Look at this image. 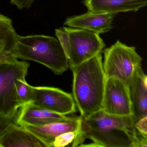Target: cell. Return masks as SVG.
Segmentation results:
<instances>
[{
	"label": "cell",
	"mask_w": 147,
	"mask_h": 147,
	"mask_svg": "<svg viewBox=\"0 0 147 147\" xmlns=\"http://www.w3.org/2000/svg\"><path fill=\"white\" fill-rule=\"evenodd\" d=\"M81 130V128L77 131H68L61 134L55 139L53 147H64L72 146Z\"/></svg>",
	"instance_id": "cell-19"
},
{
	"label": "cell",
	"mask_w": 147,
	"mask_h": 147,
	"mask_svg": "<svg viewBox=\"0 0 147 147\" xmlns=\"http://www.w3.org/2000/svg\"><path fill=\"white\" fill-rule=\"evenodd\" d=\"M88 11L114 15L120 12L138 11L147 5V0H83Z\"/></svg>",
	"instance_id": "cell-13"
},
{
	"label": "cell",
	"mask_w": 147,
	"mask_h": 147,
	"mask_svg": "<svg viewBox=\"0 0 147 147\" xmlns=\"http://www.w3.org/2000/svg\"><path fill=\"white\" fill-rule=\"evenodd\" d=\"M103 67L107 78L119 79L128 85L135 70L142 66L141 57L134 46H129L117 40L114 44L102 51Z\"/></svg>",
	"instance_id": "cell-3"
},
{
	"label": "cell",
	"mask_w": 147,
	"mask_h": 147,
	"mask_svg": "<svg viewBox=\"0 0 147 147\" xmlns=\"http://www.w3.org/2000/svg\"><path fill=\"white\" fill-rule=\"evenodd\" d=\"M80 147H100L99 145L94 142L93 143L90 144H82Z\"/></svg>",
	"instance_id": "cell-23"
},
{
	"label": "cell",
	"mask_w": 147,
	"mask_h": 147,
	"mask_svg": "<svg viewBox=\"0 0 147 147\" xmlns=\"http://www.w3.org/2000/svg\"><path fill=\"white\" fill-rule=\"evenodd\" d=\"M81 135L85 139H90L100 147H146L147 137L136 129L111 128L92 130L82 129Z\"/></svg>",
	"instance_id": "cell-6"
},
{
	"label": "cell",
	"mask_w": 147,
	"mask_h": 147,
	"mask_svg": "<svg viewBox=\"0 0 147 147\" xmlns=\"http://www.w3.org/2000/svg\"><path fill=\"white\" fill-rule=\"evenodd\" d=\"M101 109L116 116L132 115L128 87L124 82L114 77L107 78Z\"/></svg>",
	"instance_id": "cell-8"
},
{
	"label": "cell",
	"mask_w": 147,
	"mask_h": 147,
	"mask_svg": "<svg viewBox=\"0 0 147 147\" xmlns=\"http://www.w3.org/2000/svg\"><path fill=\"white\" fill-rule=\"evenodd\" d=\"M55 33L68 58L69 52V43L67 33L63 28L55 29Z\"/></svg>",
	"instance_id": "cell-20"
},
{
	"label": "cell",
	"mask_w": 147,
	"mask_h": 147,
	"mask_svg": "<svg viewBox=\"0 0 147 147\" xmlns=\"http://www.w3.org/2000/svg\"><path fill=\"white\" fill-rule=\"evenodd\" d=\"M0 147H47L35 135L19 125H13L0 138Z\"/></svg>",
	"instance_id": "cell-15"
},
{
	"label": "cell",
	"mask_w": 147,
	"mask_h": 147,
	"mask_svg": "<svg viewBox=\"0 0 147 147\" xmlns=\"http://www.w3.org/2000/svg\"><path fill=\"white\" fill-rule=\"evenodd\" d=\"M136 121L132 115L119 116L106 113L100 110L86 118L82 117L81 128L88 129H103L111 128L135 129Z\"/></svg>",
	"instance_id": "cell-12"
},
{
	"label": "cell",
	"mask_w": 147,
	"mask_h": 147,
	"mask_svg": "<svg viewBox=\"0 0 147 147\" xmlns=\"http://www.w3.org/2000/svg\"><path fill=\"white\" fill-rule=\"evenodd\" d=\"M18 35L12 20L0 13V61L12 55L18 41Z\"/></svg>",
	"instance_id": "cell-16"
},
{
	"label": "cell",
	"mask_w": 147,
	"mask_h": 147,
	"mask_svg": "<svg viewBox=\"0 0 147 147\" xmlns=\"http://www.w3.org/2000/svg\"><path fill=\"white\" fill-rule=\"evenodd\" d=\"M82 117H69L64 120L53 122L41 126L20 125L33 133L47 147H53L55 139L61 134L70 131H74L81 128Z\"/></svg>",
	"instance_id": "cell-9"
},
{
	"label": "cell",
	"mask_w": 147,
	"mask_h": 147,
	"mask_svg": "<svg viewBox=\"0 0 147 147\" xmlns=\"http://www.w3.org/2000/svg\"><path fill=\"white\" fill-rule=\"evenodd\" d=\"M12 55L18 59L41 63L55 75H61L69 68L68 60L60 42L50 36L18 35Z\"/></svg>",
	"instance_id": "cell-2"
},
{
	"label": "cell",
	"mask_w": 147,
	"mask_h": 147,
	"mask_svg": "<svg viewBox=\"0 0 147 147\" xmlns=\"http://www.w3.org/2000/svg\"><path fill=\"white\" fill-rule=\"evenodd\" d=\"M35 0H10L11 5L15 6L20 10L29 9Z\"/></svg>",
	"instance_id": "cell-22"
},
{
	"label": "cell",
	"mask_w": 147,
	"mask_h": 147,
	"mask_svg": "<svg viewBox=\"0 0 147 147\" xmlns=\"http://www.w3.org/2000/svg\"><path fill=\"white\" fill-rule=\"evenodd\" d=\"M25 78H20L15 82L17 97L22 106L32 102L33 97V86L27 83Z\"/></svg>",
	"instance_id": "cell-17"
},
{
	"label": "cell",
	"mask_w": 147,
	"mask_h": 147,
	"mask_svg": "<svg viewBox=\"0 0 147 147\" xmlns=\"http://www.w3.org/2000/svg\"><path fill=\"white\" fill-rule=\"evenodd\" d=\"M32 103L51 111L66 115L76 112L73 95L51 87H33Z\"/></svg>",
	"instance_id": "cell-7"
},
{
	"label": "cell",
	"mask_w": 147,
	"mask_h": 147,
	"mask_svg": "<svg viewBox=\"0 0 147 147\" xmlns=\"http://www.w3.org/2000/svg\"><path fill=\"white\" fill-rule=\"evenodd\" d=\"M22 107L8 115L0 114V138L12 126L19 125V119Z\"/></svg>",
	"instance_id": "cell-18"
},
{
	"label": "cell",
	"mask_w": 147,
	"mask_h": 147,
	"mask_svg": "<svg viewBox=\"0 0 147 147\" xmlns=\"http://www.w3.org/2000/svg\"><path fill=\"white\" fill-rule=\"evenodd\" d=\"M135 127L141 135L147 137V116L138 120L135 124Z\"/></svg>",
	"instance_id": "cell-21"
},
{
	"label": "cell",
	"mask_w": 147,
	"mask_h": 147,
	"mask_svg": "<svg viewBox=\"0 0 147 147\" xmlns=\"http://www.w3.org/2000/svg\"><path fill=\"white\" fill-rule=\"evenodd\" d=\"M30 64L13 56L0 61V114L8 115L23 106L16 94L15 82L26 77Z\"/></svg>",
	"instance_id": "cell-4"
},
{
	"label": "cell",
	"mask_w": 147,
	"mask_h": 147,
	"mask_svg": "<svg viewBox=\"0 0 147 147\" xmlns=\"http://www.w3.org/2000/svg\"><path fill=\"white\" fill-rule=\"evenodd\" d=\"M69 38V68H71L102 52L106 45L99 35L79 28L63 27Z\"/></svg>",
	"instance_id": "cell-5"
},
{
	"label": "cell",
	"mask_w": 147,
	"mask_h": 147,
	"mask_svg": "<svg viewBox=\"0 0 147 147\" xmlns=\"http://www.w3.org/2000/svg\"><path fill=\"white\" fill-rule=\"evenodd\" d=\"M127 87L132 116L136 123L147 116V76L142 66L135 70Z\"/></svg>",
	"instance_id": "cell-10"
},
{
	"label": "cell",
	"mask_w": 147,
	"mask_h": 147,
	"mask_svg": "<svg viewBox=\"0 0 147 147\" xmlns=\"http://www.w3.org/2000/svg\"><path fill=\"white\" fill-rule=\"evenodd\" d=\"M73 74V96L83 118L102 109L107 77L101 53L70 68Z\"/></svg>",
	"instance_id": "cell-1"
},
{
	"label": "cell",
	"mask_w": 147,
	"mask_h": 147,
	"mask_svg": "<svg viewBox=\"0 0 147 147\" xmlns=\"http://www.w3.org/2000/svg\"><path fill=\"white\" fill-rule=\"evenodd\" d=\"M115 16L114 14L94 13L88 11L80 15L68 17L65 20L64 25L100 35L110 32L113 29Z\"/></svg>",
	"instance_id": "cell-11"
},
{
	"label": "cell",
	"mask_w": 147,
	"mask_h": 147,
	"mask_svg": "<svg viewBox=\"0 0 147 147\" xmlns=\"http://www.w3.org/2000/svg\"><path fill=\"white\" fill-rule=\"evenodd\" d=\"M68 117L40 107L32 102L23 106L19 119V125L41 126L66 119Z\"/></svg>",
	"instance_id": "cell-14"
}]
</instances>
